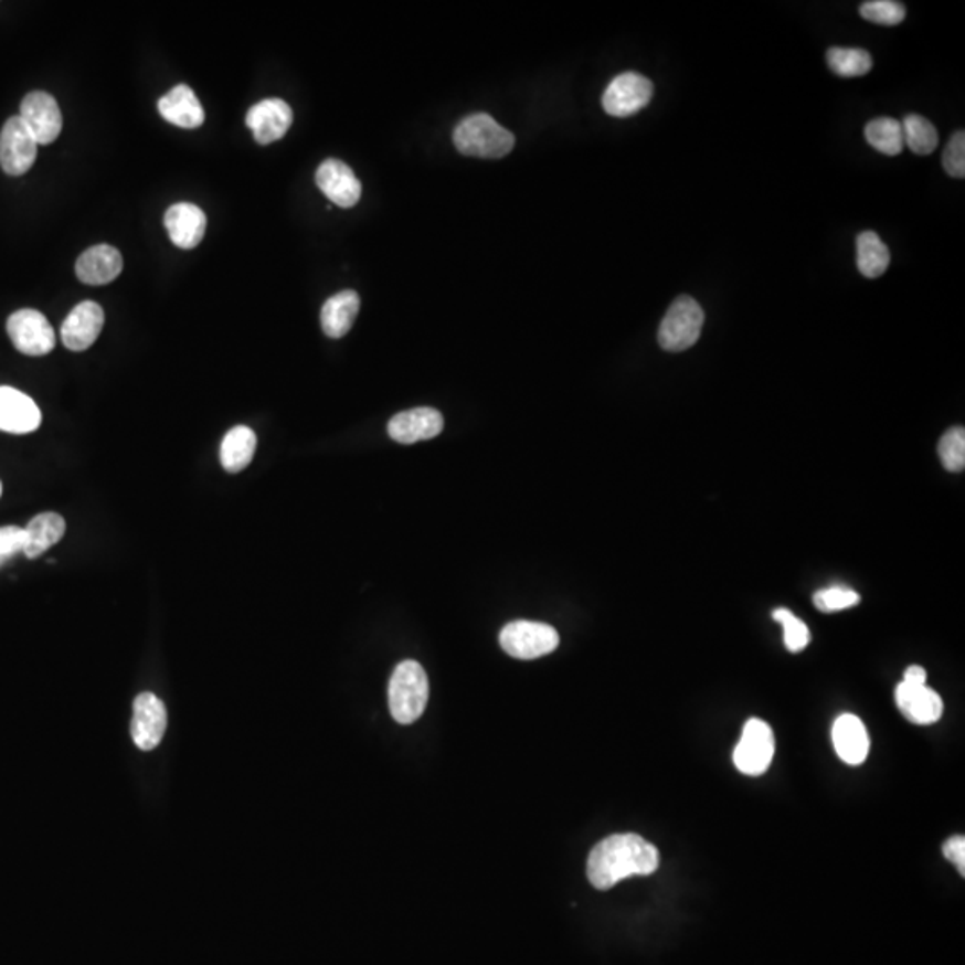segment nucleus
<instances>
[{
    "mask_svg": "<svg viewBox=\"0 0 965 965\" xmlns=\"http://www.w3.org/2000/svg\"><path fill=\"white\" fill-rule=\"evenodd\" d=\"M660 867V853L637 834L612 835L595 844L586 877L597 891H609L629 877H649Z\"/></svg>",
    "mask_w": 965,
    "mask_h": 965,
    "instance_id": "nucleus-1",
    "label": "nucleus"
},
{
    "mask_svg": "<svg viewBox=\"0 0 965 965\" xmlns=\"http://www.w3.org/2000/svg\"><path fill=\"white\" fill-rule=\"evenodd\" d=\"M430 683L426 670L415 660H404L390 678L389 704L392 718L399 724H412L426 710Z\"/></svg>",
    "mask_w": 965,
    "mask_h": 965,
    "instance_id": "nucleus-2",
    "label": "nucleus"
},
{
    "mask_svg": "<svg viewBox=\"0 0 965 965\" xmlns=\"http://www.w3.org/2000/svg\"><path fill=\"white\" fill-rule=\"evenodd\" d=\"M453 140L462 155L476 158H502L516 146V137L487 113H474L464 118L456 126Z\"/></svg>",
    "mask_w": 965,
    "mask_h": 965,
    "instance_id": "nucleus-3",
    "label": "nucleus"
},
{
    "mask_svg": "<svg viewBox=\"0 0 965 965\" xmlns=\"http://www.w3.org/2000/svg\"><path fill=\"white\" fill-rule=\"evenodd\" d=\"M704 311L698 300L681 296L669 306L658 329V343L669 352L687 351L703 331Z\"/></svg>",
    "mask_w": 965,
    "mask_h": 965,
    "instance_id": "nucleus-4",
    "label": "nucleus"
},
{
    "mask_svg": "<svg viewBox=\"0 0 965 965\" xmlns=\"http://www.w3.org/2000/svg\"><path fill=\"white\" fill-rule=\"evenodd\" d=\"M499 644L513 658L534 660L553 653L560 646V635L549 624L513 621L501 629Z\"/></svg>",
    "mask_w": 965,
    "mask_h": 965,
    "instance_id": "nucleus-5",
    "label": "nucleus"
},
{
    "mask_svg": "<svg viewBox=\"0 0 965 965\" xmlns=\"http://www.w3.org/2000/svg\"><path fill=\"white\" fill-rule=\"evenodd\" d=\"M774 751H776L774 733L767 722L762 719H750L742 730L741 741L733 753V762L742 774L760 776L773 762Z\"/></svg>",
    "mask_w": 965,
    "mask_h": 965,
    "instance_id": "nucleus-6",
    "label": "nucleus"
},
{
    "mask_svg": "<svg viewBox=\"0 0 965 965\" xmlns=\"http://www.w3.org/2000/svg\"><path fill=\"white\" fill-rule=\"evenodd\" d=\"M14 349L28 357H45L56 347V335L45 315L36 310L14 311L6 324Z\"/></svg>",
    "mask_w": 965,
    "mask_h": 965,
    "instance_id": "nucleus-7",
    "label": "nucleus"
},
{
    "mask_svg": "<svg viewBox=\"0 0 965 965\" xmlns=\"http://www.w3.org/2000/svg\"><path fill=\"white\" fill-rule=\"evenodd\" d=\"M653 92L655 88L647 77L637 72H624L606 86L603 108L612 117H632L651 103Z\"/></svg>",
    "mask_w": 965,
    "mask_h": 965,
    "instance_id": "nucleus-8",
    "label": "nucleus"
},
{
    "mask_svg": "<svg viewBox=\"0 0 965 965\" xmlns=\"http://www.w3.org/2000/svg\"><path fill=\"white\" fill-rule=\"evenodd\" d=\"M38 156V144L20 117H11L0 131V167L8 176H24Z\"/></svg>",
    "mask_w": 965,
    "mask_h": 965,
    "instance_id": "nucleus-9",
    "label": "nucleus"
},
{
    "mask_svg": "<svg viewBox=\"0 0 965 965\" xmlns=\"http://www.w3.org/2000/svg\"><path fill=\"white\" fill-rule=\"evenodd\" d=\"M20 118L33 135L38 146H47L62 132V109L56 99L45 92H31L20 104Z\"/></svg>",
    "mask_w": 965,
    "mask_h": 965,
    "instance_id": "nucleus-10",
    "label": "nucleus"
},
{
    "mask_svg": "<svg viewBox=\"0 0 965 965\" xmlns=\"http://www.w3.org/2000/svg\"><path fill=\"white\" fill-rule=\"evenodd\" d=\"M167 730V710L155 693L144 692L132 703L131 736L141 751L155 750Z\"/></svg>",
    "mask_w": 965,
    "mask_h": 965,
    "instance_id": "nucleus-11",
    "label": "nucleus"
},
{
    "mask_svg": "<svg viewBox=\"0 0 965 965\" xmlns=\"http://www.w3.org/2000/svg\"><path fill=\"white\" fill-rule=\"evenodd\" d=\"M245 123L253 129L254 140L268 146L285 137L294 123V113L283 99H265L248 109Z\"/></svg>",
    "mask_w": 965,
    "mask_h": 965,
    "instance_id": "nucleus-12",
    "label": "nucleus"
},
{
    "mask_svg": "<svg viewBox=\"0 0 965 965\" xmlns=\"http://www.w3.org/2000/svg\"><path fill=\"white\" fill-rule=\"evenodd\" d=\"M104 328V311L94 300L75 306L62 324V340L66 349L81 352L94 346Z\"/></svg>",
    "mask_w": 965,
    "mask_h": 965,
    "instance_id": "nucleus-13",
    "label": "nucleus"
},
{
    "mask_svg": "<svg viewBox=\"0 0 965 965\" xmlns=\"http://www.w3.org/2000/svg\"><path fill=\"white\" fill-rule=\"evenodd\" d=\"M42 424V413L33 399L11 386H0V432L28 435Z\"/></svg>",
    "mask_w": 965,
    "mask_h": 965,
    "instance_id": "nucleus-14",
    "label": "nucleus"
},
{
    "mask_svg": "<svg viewBox=\"0 0 965 965\" xmlns=\"http://www.w3.org/2000/svg\"><path fill=\"white\" fill-rule=\"evenodd\" d=\"M315 181L320 192L340 208L357 206L361 198V183L349 165L340 160H326L317 169Z\"/></svg>",
    "mask_w": 965,
    "mask_h": 965,
    "instance_id": "nucleus-15",
    "label": "nucleus"
},
{
    "mask_svg": "<svg viewBox=\"0 0 965 965\" xmlns=\"http://www.w3.org/2000/svg\"><path fill=\"white\" fill-rule=\"evenodd\" d=\"M444 430V417L435 409L406 410L390 418L389 435L399 444L432 441Z\"/></svg>",
    "mask_w": 965,
    "mask_h": 965,
    "instance_id": "nucleus-16",
    "label": "nucleus"
},
{
    "mask_svg": "<svg viewBox=\"0 0 965 965\" xmlns=\"http://www.w3.org/2000/svg\"><path fill=\"white\" fill-rule=\"evenodd\" d=\"M895 704L910 722L929 727L937 722L944 712L941 696L929 685H910L901 681L895 689Z\"/></svg>",
    "mask_w": 965,
    "mask_h": 965,
    "instance_id": "nucleus-17",
    "label": "nucleus"
},
{
    "mask_svg": "<svg viewBox=\"0 0 965 965\" xmlns=\"http://www.w3.org/2000/svg\"><path fill=\"white\" fill-rule=\"evenodd\" d=\"M206 215L201 208L188 202H179L173 204L165 213V227L169 231L170 240L176 247L188 248L198 247L206 233Z\"/></svg>",
    "mask_w": 965,
    "mask_h": 965,
    "instance_id": "nucleus-18",
    "label": "nucleus"
},
{
    "mask_svg": "<svg viewBox=\"0 0 965 965\" xmlns=\"http://www.w3.org/2000/svg\"><path fill=\"white\" fill-rule=\"evenodd\" d=\"M123 254L112 245L86 248L75 263V274L86 285H108L123 273Z\"/></svg>",
    "mask_w": 965,
    "mask_h": 965,
    "instance_id": "nucleus-19",
    "label": "nucleus"
},
{
    "mask_svg": "<svg viewBox=\"0 0 965 965\" xmlns=\"http://www.w3.org/2000/svg\"><path fill=\"white\" fill-rule=\"evenodd\" d=\"M161 117L172 126L195 129L204 124V108L190 86L178 85L165 94L158 103Z\"/></svg>",
    "mask_w": 965,
    "mask_h": 965,
    "instance_id": "nucleus-20",
    "label": "nucleus"
},
{
    "mask_svg": "<svg viewBox=\"0 0 965 965\" xmlns=\"http://www.w3.org/2000/svg\"><path fill=\"white\" fill-rule=\"evenodd\" d=\"M831 736H834L835 751L842 762L848 765H860L866 762L869 755V735L863 722L857 715L851 713L840 715L835 721Z\"/></svg>",
    "mask_w": 965,
    "mask_h": 965,
    "instance_id": "nucleus-21",
    "label": "nucleus"
},
{
    "mask_svg": "<svg viewBox=\"0 0 965 965\" xmlns=\"http://www.w3.org/2000/svg\"><path fill=\"white\" fill-rule=\"evenodd\" d=\"M358 311H360V296L357 291L343 290L329 297L320 311L324 333L329 338L346 337L357 320Z\"/></svg>",
    "mask_w": 965,
    "mask_h": 965,
    "instance_id": "nucleus-22",
    "label": "nucleus"
},
{
    "mask_svg": "<svg viewBox=\"0 0 965 965\" xmlns=\"http://www.w3.org/2000/svg\"><path fill=\"white\" fill-rule=\"evenodd\" d=\"M65 531V519L54 511H45V513L34 517L24 528L25 556L29 560H34V558L47 553L52 545H56L63 539Z\"/></svg>",
    "mask_w": 965,
    "mask_h": 965,
    "instance_id": "nucleus-23",
    "label": "nucleus"
},
{
    "mask_svg": "<svg viewBox=\"0 0 965 965\" xmlns=\"http://www.w3.org/2000/svg\"><path fill=\"white\" fill-rule=\"evenodd\" d=\"M256 444H258L256 433L251 427H233L222 441V467L231 474L242 473L253 462Z\"/></svg>",
    "mask_w": 965,
    "mask_h": 965,
    "instance_id": "nucleus-24",
    "label": "nucleus"
},
{
    "mask_svg": "<svg viewBox=\"0 0 965 965\" xmlns=\"http://www.w3.org/2000/svg\"><path fill=\"white\" fill-rule=\"evenodd\" d=\"M857 265L867 279H877L887 273L891 265V253L877 233L863 231L862 235H858Z\"/></svg>",
    "mask_w": 965,
    "mask_h": 965,
    "instance_id": "nucleus-25",
    "label": "nucleus"
},
{
    "mask_svg": "<svg viewBox=\"0 0 965 965\" xmlns=\"http://www.w3.org/2000/svg\"><path fill=\"white\" fill-rule=\"evenodd\" d=\"M866 140L881 155L898 156L903 150V127L894 118H874L866 126Z\"/></svg>",
    "mask_w": 965,
    "mask_h": 965,
    "instance_id": "nucleus-26",
    "label": "nucleus"
},
{
    "mask_svg": "<svg viewBox=\"0 0 965 965\" xmlns=\"http://www.w3.org/2000/svg\"><path fill=\"white\" fill-rule=\"evenodd\" d=\"M826 62H828L829 71L839 77H862L869 74L872 68V57L869 52L863 49H844L834 47L826 52Z\"/></svg>",
    "mask_w": 965,
    "mask_h": 965,
    "instance_id": "nucleus-27",
    "label": "nucleus"
},
{
    "mask_svg": "<svg viewBox=\"0 0 965 965\" xmlns=\"http://www.w3.org/2000/svg\"><path fill=\"white\" fill-rule=\"evenodd\" d=\"M903 127L904 146L909 147L914 155H932L939 146V132L930 120L921 115H909L901 123Z\"/></svg>",
    "mask_w": 965,
    "mask_h": 965,
    "instance_id": "nucleus-28",
    "label": "nucleus"
},
{
    "mask_svg": "<svg viewBox=\"0 0 965 965\" xmlns=\"http://www.w3.org/2000/svg\"><path fill=\"white\" fill-rule=\"evenodd\" d=\"M939 458H941L944 469L950 473H962L965 467V430L964 427H952L950 432L942 435L939 442Z\"/></svg>",
    "mask_w": 965,
    "mask_h": 965,
    "instance_id": "nucleus-29",
    "label": "nucleus"
},
{
    "mask_svg": "<svg viewBox=\"0 0 965 965\" xmlns=\"http://www.w3.org/2000/svg\"><path fill=\"white\" fill-rule=\"evenodd\" d=\"M773 617L783 626V637H785V646H787L788 651L799 653L808 646L810 632L806 628V624L797 619L791 609L778 608L774 612Z\"/></svg>",
    "mask_w": 965,
    "mask_h": 965,
    "instance_id": "nucleus-30",
    "label": "nucleus"
},
{
    "mask_svg": "<svg viewBox=\"0 0 965 965\" xmlns=\"http://www.w3.org/2000/svg\"><path fill=\"white\" fill-rule=\"evenodd\" d=\"M860 14L872 24L898 25L904 20V6L894 0H869L863 2Z\"/></svg>",
    "mask_w": 965,
    "mask_h": 965,
    "instance_id": "nucleus-31",
    "label": "nucleus"
},
{
    "mask_svg": "<svg viewBox=\"0 0 965 965\" xmlns=\"http://www.w3.org/2000/svg\"><path fill=\"white\" fill-rule=\"evenodd\" d=\"M860 603V595L846 586H831L814 594V605L823 614H834L840 609L851 608Z\"/></svg>",
    "mask_w": 965,
    "mask_h": 965,
    "instance_id": "nucleus-32",
    "label": "nucleus"
},
{
    "mask_svg": "<svg viewBox=\"0 0 965 965\" xmlns=\"http://www.w3.org/2000/svg\"><path fill=\"white\" fill-rule=\"evenodd\" d=\"M942 165L952 178H964L965 176V135L964 131H958L953 135L952 140L947 141L946 149L942 152Z\"/></svg>",
    "mask_w": 965,
    "mask_h": 965,
    "instance_id": "nucleus-33",
    "label": "nucleus"
},
{
    "mask_svg": "<svg viewBox=\"0 0 965 965\" xmlns=\"http://www.w3.org/2000/svg\"><path fill=\"white\" fill-rule=\"evenodd\" d=\"M25 533L24 528L19 526H2L0 528V568L10 562L14 556L24 553Z\"/></svg>",
    "mask_w": 965,
    "mask_h": 965,
    "instance_id": "nucleus-34",
    "label": "nucleus"
},
{
    "mask_svg": "<svg viewBox=\"0 0 965 965\" xmlns=\"http://www.w3.org/2000/svg\"><path fill=\"white\" fill-rule=\"evenodd\" d=\"M944 857L958 869L961 877H965V839L964 835H956L952 839L946 840L942 846Z\"/></svg>",
    "mask_w": 965,
    "mask_h": 965,
    "instance_id": "nucleus-35",
    "label": "nucleus"
},
{
    "mask_svg": "<svg viewBox=\"0 0 965 965\" xmlns=\"http://www.w3.org/2000/svg\"><path fill=\"white\" fill-rule=\"evenodd\" d=\"M904 683L926 685V670L923 667L910 666L904 672Z\"/></svg>",
    "mask_w": 965,
    "mask_h": 965,
    "instance_id": "nucleus-36",
    "label": "nucleus"
},
{
    "mask_svg": "<svg viewBox=\"0 0 965 965\" xmlns=\"http://www.w3.org/2000/svg\"><path fill=\"white\" fill-rule=\"evenodd\" d=\"M0 496H2V482H0Z\"/></svg>",
    "mask_w": 965,
    "mask_h": 965,
    "instance_id": "nucleus-37",
    "label": "nucleus"
}]
</instances>
